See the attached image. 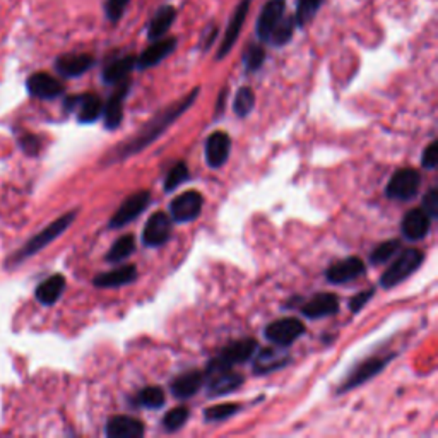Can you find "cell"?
<instances>
[{
	"mask_svg": "<svg viewBox=\"0 0 438 438\" xmlns=\"http://www.w3.org/2000/svg\"><path fill=\"white\" fill-rule=\"evenodd\" d=\"M286 11V0H267L265 6L260 11L259 19H257L255 31L260 41L269 43L274 28L277 26L281 19H283Z\"/></svg>",
	"mask_w": 438,
	"mask_h": 438,
	"instance_id": "13",
	"label": "cell"
},
{
	"mask_svg": "<svg viewBox=\"0 0 438 438\" xmlns=\"http://www.w3.org/2000/svg\"><path fill=\"white\" fill-rule=\"evenodd\" d=\"M420 185L421 175L418 171L415 168H402V170L395 171L392 178L389 180L385 196L392 201L407 202L418 196Z\"/></svg>",
	"mask_w": 438,
	"mask_h": 438,
	"instance_id": "6",
	"label": "cell"
},
{
	"mask_svg": "<svg viewBox=\"0 0 438 438\" xmlns=\"http://www.w3.org/2000/svg\"><path fill=\"white\" fill-rule=\"evenodd\" d=\"M301 315L306 319H324L339 311V298L334 293H319L301 305Z\"/></svg>",
	"mask_w": 438,
	"mask_h": 438,
	"instance_id": "20",
	"label": "cell"
},
{
	"mask_svg": "<svg viewBox=\"0 0 438 438\" xmlns=\"http://www.w3.org/2000/svg\"><path fill=\"white\" fill-rule=\"evenodd\" d=\"M225 100H226V90L221 91V95H219L218 98V105H216V117L221 115L223 108H225Z\"/></svg>",
	"mask_w": 438,
	"mask_h": 438,
	"instance_id": "45",
	"label": "cell"
},
{
	"mask_svg": "<svg viewBox=\"0 0 438 438\" xmlns=\"http://www.w3.org/2000/svg\"><path fill=\"white\" fill-rule=\"evenodd\" d=\"M240 410H242V406L237 402L218 404V406H210L208 410H204V420L208 423H218V421H225L231 416L238 415Z\"/></svg>",
	"mask_w": 438,
	"mask_h": 438,
	"instance_id": "34",
	"label": "cell"
},
{
	"mask_svg": "<svg viewBox=\"0 0 438 438\" xmlns=\"http://www.w3.org/2000/svg\"><path fill=\"white\" fill-rule=\"evenodd\" d=\"M137 279L136 265H122V267L113 269V271L101 272L92 279V284L96 288H120L127 286Z\"/></svg>",
	"mask_w": 438,
	"mask_h": 438,
	"instance_id": "26",
	"label": "cell"
},
{
	"mask_svg": "<svg viewBox=\"0 0 438 438\" xmlns=\"http://www.w3.org/2000/svg\"><path fill=\"white\" fill-rule=\"evenodd\" d=\"M151 202V193L147 191H139L134 192L132 196H129L127 199L120 204V208L117 209V213L113 214L110 219L108 226L112 230H119L127 226L129 223H132L134 219H137L142 213L147 209Z\"/></svg>",
	"mask_w": 438,
	"mask_h": 438,
	"instance_id": "7",
	"label": "cell"
},
{
	"mask_svg": "<svg viewBox=\"0 0 438 438\" xmlns=\"http://www.w3.org/2000/svg\"><path fill=\"white\" fill-rule=\"evenodd\" d=\"M216 36H218V26H216V24H210V26L204 31V35H202L201 48H202V50H208L209 46L214 43V40H216Z\"/></svg>",
	"mask_w": 438,
	"mask_h": 438,
	"instance_id": "44",
	"label": "cell"
},
{
	"mask_svg": "<svg viewBox=\"0 0 438 438\" xmlns=\"http://www.w3.org/2000/svg\"><path fill=\"white\" fill-rule=\"evenodd\" d=\"M19 146L23 147V151L29 156H36L40 153V147H41V141L38 136H33V134H26V136L21 137Z\"/></svg>",
	"mask_w": 438,
	"mask_h": 438,
	"instance_id": "43",
	"label": "cell"
},
{
	"mask_svg": "<svg viewBox=\"0 0 438 438\" xmlns=\"http://www.w3.org/2000/svg\"><path fill=\"white\" fill-rule=\"evenodd\" d=\"M26 87L29 95L38 100H55L64 92V84L46 73L29 75Z\"/></svg>",
	"mask_w": 438,
	"mask_h": 438,
	"instance_id": "18",
	"label": "cell"
},
{
	"mask_svg": "<svg viewBox=\"0 0 438 438\" xmlns=\"http://www.w3.org/2000/svg\"><path fill=\"white\" fill-rule=\"evenodd\" d=\"M231 151V139L226 132L218 130L213 132L205 141V161L210 168H221L228 161Z\"/></svg>",
	"mask_w": 438,
	"mask_h": 438,
	"instance_id": "22",
	"label": "cell"
},
{
	"mask_svg": "<svg viewBox=\"0 0 438 438\" xmlns=\"http://www.w3.org/2000/svg\"><path fill=\"white\" fill-rule=\"evenodd\" d=\"M286 348H264V349H257V355H254V368L255 375H267L271 372H276V370L284 368L286 365L292 361L288 353L284 351Z\"/></svg>",
	"mask_w": 438,
	"mask_h": 438,
	"instance_id": "16",
	"label": "cell"
},
{
	"mask_svg": "<svg viewBox=\"0 0 438 438\" xmlns=\"http://www.w3.org/2000/svg\"><path fill=\"white\" fill-rule=\"evenodd\" d=\"M176 48V38H159L154 40V43H151L147 48L139 55L136 67L139 70L151 69L156 67L159 62H163L168 55H171Z\"/></svg>",
	"mask_w": 438,
	"mask_h": 438,
	"instance_id": "19",
	"label": "cell"
},
{
	"mask_svg": "<svg viewBox=\"0 0 438 438\" xmlns=\"http://www.w3.org/2000/svg\"><path fill=\"white\" fill-rule=\"evenodd\" d=\"M250 6H252V0H242V2L237 6V9L233 11V14H231V19L228 23V28H226L225 36H223L221 45H219L216 60H223V58L231 52V48H233L235 43L238 41V36H240V33H242L243 24H245V21H247Z\"/></svg>",
	"mask_w": 438,
	"mask_h": 438,
	"instance_id": "10",
	"label": "cell"
},
{
	"mask_svg": "<svg viewBox=\"0 0 438 438\" xmlns=\"http://www.w3.org/2000/svg\"><path fill=\"white\" fill-rule=\"evenodd\" d=\"M257 349H259V344H257L255 339H240L231 343L230 346L223 348L213 361L221 366L233 368L235 365H243L250 361Z\"/></svg>",
	"mask_w": 438,
	"mask_h": 438,
	"instance_id": "11",
	"label": "cell"
},
{
	"mask_svg": "<svg viewBox=\"0 0 438 438\" xmlns=\"http://www.w3.org/2000/svg\"><path fill=\"white\" fill-rule=\"evenodd\" d=\"M365 271L366 267L360 257H348L327 267L326 277L331 284H346L363 276Z\"/></svg>",
	"mask_w": 438,
	"mask_h": 438,
	"instance_id": "15",
	"label": "cell"
},
{
	"mask_svg": "<svg viewBox=\"0 0 438 438\" xmlns=\"http://www.w3.org/2000/svg\"><path fill=\"white\" fill-rule=\"evenodd\" d=\"M394 358H395L394 353H387V355L366 358V360L361 361V363H358L355 368H353L351 372L346 375V378L341 382L338 394L349 392V390L363 385L365 382L372 380L373 377H377L378 373H382L383 370H385V366L389 365L390 361L394 360Z\"/></svg>",
	"mask_w": 438,
	"mask_h": 438,
	"instance_id": "5",
	"label": "cell"
},
{
	"mask_svg": "<svg viewBox=\"0 0 438 438\" xmlns=\"http://www.w3.org/2000/svg\"><path fill=\"white\" fill-rule=\"evenodd\" d=\"M373 297H375V289L373 288L356 293L355 297H353L351 300H349V310H351L353 314H358V311L363 309L366 303L372 300Z\"/></svg>",
	"mask_w": 438,
	"mask_h": 438,
	"instance_id": "42",
	"label": "cell"
},
{
	"mask_svg": "<svg viewBox=\"0 0 438 438\" xmlns=\"http://www.w3.org/2000/svg\"><path fill=\"white\" fill-rule=\"evenodd\" d=\"M188 416H191V412H188V410L185 406L173 407V410H170L166 415H164V418L161 421L163 428L166 429L168 433L178 432V429L187 423Z\"/></svg>",
	"mask_w": 438,
	"mask_h": 438,
	"instance_id": "36",
	"label": "cell"
},
{
	"mask_svg": "<svg viewBox=\"0 0 438 438\" xmlns=\"http://www.w3.org/2000/svg\"><path fill=\"white\" fill-rule=\"evenodd\" d=\"M188 168L185 163H176L170 171H168L166 178H164V192H173L175 188H178L180 185L185 183L188 180Z\"/></svg>",
	"mask_w": 438,
	"mask_h": 438,
	"instance_id": "37",
	"label": "cell"
},
{
	"mask_svg": "<svg viewBox=\"0 0 438 438\" xmlns=\"http://www.w3.org/2000/svg\"><path fill=\"white\" fill-rule=\"evenodd\" d=\"M265 62V48L262 45L252 43L243 55V64H245L247 73H257Z\"/></svg>",
	"mask_w": 438,
	"mask_h": 438,
	"instance_id": "38",
	"label": "cell"
},
{
	"mask_svg": "<svg viewBox=\"0 0 438 438\" xmlns=\"http://www.w3.org/2000/svg\"><path fill=\"white\" fill-rule=\"evenodd\" d=\"M134 250H136V238H134L132 235H124V237H120L113 243L105 259H107V262L110 264L124 262L125 259H129V257L134 254Z\"/></svg>",
	"mask_w": 438,
	"mask_h": 438,
	"instance_id": "30",
	"label": "cell"
},
{
	"mask_svg": "<svg viewBox=\"0 0 438 438\" xmlns=\"http://www.w3.org/2000/svg\"><path fill=\"white\" fill-rule=\"evenodd\" d=\"M197 96H199V87H196V90L188 92V95H185L182 100L175 101V103L168 105V107L159 110L153 119L142 125V129L139 130V132L134 134V136L127 139L125 142L117 144L112 151H108L107 159H105V161H107L108 164L119 163L122 161V159H127L130 158V156L141 153V151L146 149L147 146L153 144L156 139L161 136V134L166 132V130L170 129L171 125H173L175 122L192 107L193 101L197 100Z\"/></svg>",
	"mask_w": 438,
	"mask_h": 438,
	"instance_id": "1",
	"label": "cell"
},
{
	"mask_svg": "<svg viewBox=\"0 0 438 438\" xmlns=\"http://www.w3.org/2000/svg\"><path fill=\"white\" fill-rule=\"evenodd\" d=\"M204 197L197 191H187L175 197L170 204L171 219L175 223H191L201 216Z\"/></svg>",
	"mask_w": 438,
	"mask_h": 438,
	"instance_id": "9",
	"label": "cell"
},
{
	"mask_svg": "<svg viewBox=\"0 0 438 438\" xmlns=\"http://www.w3.org/2000/svg\"><path fill=\"white\" fill-rule=\"evenodd\" d=\"M399 250H401V242H399V240H387V242L380 243V245L370 254V262H372V265L385 264L387 260L392 259Z\"/></svg>",
	"mask_w": 438,
	"mask_h": 438,
	"instance_id": "35",
	"label": "cell"
},
{
	"mask_svg": "<svg viewBox=\"0 0 438 438\" xmlns=\"http://www.w3.org/2000/svg\"><path fill=\"white\" fill-rule=\"evenodd\" d=\"M265 339L269 343H272L274 346L279 348H288L297 341L298 338H301L305 334V326H303L301 320L298 319H281L276 320V322L269 324L265 327Z\"/></svg>",
	"mask_w": 438,
	"mask_h": 438,
	"instance_id": "8",
	"label": "cell"
},
{
	"mask_svg": "<svg viewBox=\"0 0 438 438\" xmlns=\"http://www.w3.org/2000/svg\"><path fill=\"white\" fill-rule=\"evenodd\" d=\"M204 385V373L197 372V370H191V372L178 375L173 382H171L170 390L173 397L180 399V401H187L196 395Z\"/></svg>",
	"mask_w": 438,
	"mask_h": 438,
	"instance_id": "25",
	"label": "cell"
},
{
	"mask_svg": "<svg viewBox=\"0 0 438 438\" xmlns=\"http://www.w3.org/2000/svg\"><path fill=\"white\" fill-rule=\"evenodd\" d=\"M75 216H78V210H70V213L64 214V216H60L58 219H55L53 223H50L46 228H43L40 231V233L35 235L29 242L24 245L21 250L16 254L14 260L16 262H21V260H26L28 257L38 254L40 250H43L45 247H48L50 243L55 242L58 237H60L64 231L69 228L70 225L74 223Z\"/></svg>",
	"mask_w": 438,
	"mask_h": 438,
	"instance_id": "2",
	"label": "cell"
},
{
	"mask_svg": "<svg viewBox=\"0 0 438 438\" xmlns=\"http://www.w3.org/2000/svg\"><path fill=\"white\" fill-rule=\"evenodd\" d=\"M424 213L428 214L429 219H437L438 218V191L437 187H432L427 192V196L423 197V208Z\"/></svg>",
	"mask_w": 438,
	"mask_h": 438,
	"instance_id": "40",
	"label": "cell"
},
{
	"mask_svg": "<svg viewBox=\"0 0 438 438\" xmlns=\"http://www.w3.org/2000/svg\"><path fill=\"white\" fill-rule=\"evenodd\" d=\"M105 433L110 438H141L144 437V424L132 416H112L107 421Z\"/></svg>",
	"mask_w": 438,
	"mask_h": 438,
	"instance_id": "23",
	"label": "cell"
},
{
	"mask_svg": "<svg viewBox=\"0 0 438 438\" xmlns=\"http://www.w3.org/2000/svg\"><path fill=\"white\" fill-rule=\"evenodd\" d=\"M429 226H432V219L423 209H411L404 214L402 218V235L411 242H420L428 235Z\"/></svg>",
	"mask_w": 438,
	"mask_h": 438,
	"instance_id": "24",
	"label": "cell"
},
{
	"mask_svg": "<svg viewBox=\"0 0 438 438\" xmlns=\"http://www.w3.org/2000/svg\"><path fill=\"white\" fill-rule=\"evenodd\" d=\"M424 260V254L418 248H406L401 252V255L394 260L392 265L382 274L380 286L385 289L394 288V286L401 284L406 281L411 274H415L421 267Z\"/></svg>",
	"mask_w": 438,
	"mask_h": 438,
	"instance_id": "4",
	"label": "cell"
},
{
	"mask_svg": "<svg viewBox=\"0 0 438 438\" xmlns=\"http://www.w3.org/2000/svg\"><path fill=\"white\" fill-rule=\"evenodd\" d=\"M134 404L147 407V410H159L164 406V392L161 387H146L134 397Z\"/></svg>",
	"mask_w": 438,
	"mask_h": 438,
	"instance_id": "31",
	"label": "cell"
},
{
	"mask_svg": "<svg viewBox=\"0 0 438 438\" xmlns=\"http://www.w3.org/2000/svg\"><path fill=\"white\" fill-rule=\"evenodd\" d=\"M294 28H297V21H294V16H288V18L283 16V19H281L279 23H277V26L274 28L269 43L274 45V46H284L293 38Z\"/></svg>",
	"mask_w": 438,
	"mask_h": 438,
	"instance_id": "32",
	"label": "cell"
},
{
	"mask_svg": "<svg viewBox=\"0 0 438 438\" xmlns=\"http://www.w3.org/2000/svg\"><path fill=\"white\" fill-rule=\"evenodd\" d=\"M65 289V277L62 274H53L48 279H45L43 283L38 284L36 288V300L41 305H55L58 301V298L62 297Z\"/></svg>",
	"mask_w": 438,
	"mask_h": 438,
	"instance_id": "29",
	"label": "cell"
},
{
	"mask_svg": "<svg viewBox=\"0 0 438 438\" xmlns=\"http://www.w3.org/2000/svg\"><path fill=\"white\" fill-rule=\"evenodd\" d=\"M130 91V81H122L119 82V87L113 91V95L110 96L107 105L103 107V115H105V127L108 130H115L120 127V122L124 119V101L127 98Z\"/></svg>",
	"mask_w": 438,
	"mask_h": 438,
	"instance_id": "17",
	"label": "cell"
},
{
	"mask_svg": "<svg viewBox=\"0 0 438 438\" xmlns=\"http://www.w3.org/2000/svg\"><path fill=\"white\" fill-rule=\"evenodd\" d=\"M243 380H245V377L242 373L233 372L228 366L214 363L213 360L209 361L204 373L205 390H208L209 397H221V395L231 394L233 390L240 389Z\"/></svg>",
	"mask_w": 438,
	"mask_h": 438,
	"instance_id": "3",
	"label": "cell"
},
{
	"mask_svg": "<svg viewBox=\"0 0 438 438\" xmlns=\"http://www.w3.org/2000/svg\"><path fill=\"white\" fill-rule=\"evenodd\" d=\"M171 237V219L168 214L161 213H154L153 216L147 219L144 231H142V243L146 247L156 248L161 247L168 242Z\"/></svg>",
	"mask_w": 438,
	"mask_h": 438,
	"instance_id": "14",
	"label": "cell"
},
{
	"mask_svg": "<svg viewBox=\"0 0 438 438\" xmlns=\"http://www.w3.org/2000/svg\"><path fill=\"white\" fill-rule=\"evenodd\" d=\"M255 107V95L254 91H252V87H240L237 91V95H235L233 100V110L235 113H237V117L240 119H245L247 115H250V112Z\"/></svg>",
	"mask_w": 438,
	"mask_h": 438,
	"instance_id": "33",
	"label": "cell"
},
{
	"mask_svg": "<svg viewBox=\"0 0 438 438\" xmlns=\"http://www.w3.org/2000/svg\"><path fill=\"white\" fill-rule=\"evenodd\" d=\"M421 164H423L427 170H435L438 164V142L437 141H432L427 147H424L423 156H421Z\"/></svg>",
	"mask_w": 438,
	"mask_h": 438,
	"instance_id": "41",
	"label": "cell"
},
{
	"mask_svg": "<svg viewBox=\"0 0 438 438\" xmlns=\"http://www.w3.org/2000/svg\"><path fill=\"white\" fill-rule=\"evenodd\" d=\"M136 62L137 57H134V55H127V57H122L110 62V64L105 65L103 74H101L105 84H119L125 81V79L129 78V74L136 69Z\"/></svg>",
	"mask_w": 438,
	"mask_h": 438,
	"instance_id": "28",
	"label": "cell"
},
{
	"mask_svg": "<svg viewBox=\"0 0 438 438\" xmlns=\"http://www.w3.org/2000/svg\"><path fill=\"white\" fill-rule=\"evenodd\" d=\"M176 19V9L173 6H163L159 7V11L151 18L149 26H147V38L151 41L159 40L170 31V28L173 26Z\"/></svg>",
	"mask_w": 438,
	"mask_h": 438,
	"instance_id": "27",
	"label": "cell"
},
{
	"mask_svg": "<svg viewBox=\"0 0 438 438\" xmlns=\"http://www.w3.org/2000/svg\"><path fill=\"white\" fill-rule=\"evenodd\" d=\"M96 64L95 57L90 53H67L55 60V69L64 78H79L86 74Z\"/></svg>",
	"mask_w": 438,
	"mask_h": 438,
	"instance_id": "21",
	"label": "cell"
},
{
	"mask_svg": "<svg viewBox=\"0 0 438 438\" xmlns=\"http://www.w3.org/2000/svg\"><path fill=\"white\" fill-rule=\"evenodd\" d=\"M129 2L130 0H105V16H107V19L112 21V23L120 21L125 9L129 7Z\"/></svg>",
	"mask_w": 438,
	"mask_h": 438,
	"instance_id": "39",
	"label": "cell"
},
{
	"mask_svg": "<svg viewBox=\"0 0 438 438\" xmlns=\"http://www.w3.org/2000/svg\"><path fill=\"white\" fill-rule=\"evenodd\" d=\"M67 112H78V120L81 124H92L103 115V103L96 95H75L65 100Z\"/></svg>",
	"mask_w": 438,
	"mask_h": 438,
	"instance_id": "12",
	"label": "cell"
}]
</instances>
